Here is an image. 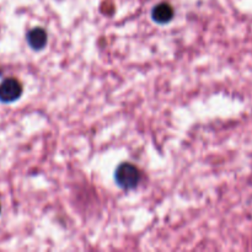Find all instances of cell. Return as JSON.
<instances>
[{
	"label": "cell",
	"mask_w": 252,
	"mask_h": 252,
	"mask_svg": "<svg viewBox=\"0 0 252 252\" xmlns=\"http://www.w3.org/2000/svg\"><path fill=\"white\" fill-rule=\"evenodd\" d=\"M26 39L27 43H29V46L32 49H34V51H41L47 44V33L41 27H36V29H32L27 33Z\"/></svg>",
	"instance_id": "cell-4"
},
{
	"label": "cell",
	"mask_w": 252,
	"mask_h": 252,
	"mask_svg": "<svg viewBox=\"0 0 252 252\" xmlns=\"http://www.w3.org/2000/svg\"><path fill=\"white\" fill-rule=\"evenodd\" d=\"M152 17L159 25L169 24L174 19V9L169 2H160L153 7Z\"/></svg>",
	"instance_id": "cell-3"
},
{
	"label": "cell",
	"mask_w": 252,
	"mask_h": 252,
	"mask_svg": "<svg viewBox=\"0 0 252 252\" xmlns=\"http://www.w3.org/2000/svg\"><path fill=\"white\" fill-rule=\"evenodd\" d=\"M22 85L17 79L7 78L0 84V101L4 103L14 102L22 95Z\"/></svg>",
	"instance_id": "cell-2"
},
{
	"label": "cell",
	"mask_w": 252,
	"mask_h": 252,
	"mask_svg": "<svg viewBox=\"0 0 252 252\" xmlns=\"http://www.w3.org/2000/svg\"><path fill=\"white\" fill-rule=\"evenodd\" d=\"M116 184L123 189H133L139 185L142 174L139 169L130 162H123L116 169Z\"/></svg>",
	"instance_id": "cell-1"
}]
</instances>
